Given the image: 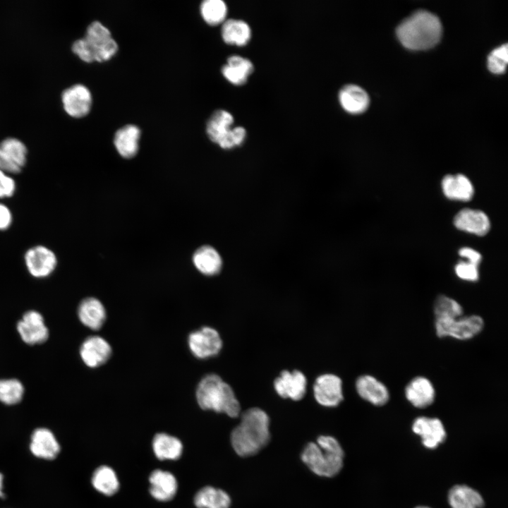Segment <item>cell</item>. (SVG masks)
<instances>
[{
	"label": "cell",
	"mask_w": 508,
	"mask_h": 508,
	"mask_svg": "<svg viewBox=\"0 0 508 508\" xmlns=\"http://www.w3.org/2000/svg\"><path fill=\"white\" fill-rule=\"evenodd\" d=\"M269 426V416L261 409L253 407L245 411L231 433V443L236 453L246 457L259 452L270 442Z\"/></svg>",
	"instance_id": "6da1fadb"
},
{
	"label": "cell",
	"mask_w": 508,
	"mask_h": 508,
	"mask_svg": "<svg viewBox=\"0 0 508 508\" xmlns=\"http://www.w3.org/2000/svg\"><path fill=\"white\" fill-rule=\"evenodd\" d=\"M442 35V24L437 16L424 10L414 12L397 28L401 44L413 50L425 49L436 44Z\"/></svg>",
	"instance_id": "7a4b0ae2"
},
{
	"label": "cell",
	"mask_w": 508,
	"mask_h": 508,
	"mask_svg": "<svg viewBox=\"0 0 508 508\" xmlns=\"http://www.w3.org/2000/svg\"><path fill=\"white\" fill-rule=\"evenodd\" d=\"M301 457L313 473L331 478L341 470L344 453L337 439L330 435H321L316 442H311L305 446Z\"/></svg>",
	"instance_id": "3957f363"
},
{
	"label": "cell",
	"mask_w": 508,
	"mask_h": 508,
	"mask_svg": "<svg viewBox=\"0 0 508 508\" xmlns=\"http://www.w3.org/2000/svg\"><path fill=\"white\" fill-rule=\"evenodd\" d=\"M195 395L198 405L204 410L224 413L232 418L241 412L239 401L232 388L216 374H209L202 378Z\"/></svg>",
	"instance_id": "277c9868"
},
{
	"label": "cell",
	"mask_w": 508,
	"mask_h": 508,
	"mask_svg": "<svg viewBox=\"0 0 508 508\" xmlns=\"http://www.w3.org/2000/svg\"><path fill=\"white\" fill-rule=\"evenodd\" d=\"M83 39L93 56L94 61H108L118 52L119 45L111 36V31L99 21H93L87 26Z\"/></svg>",
	"instance_id": "5b68a950"
},
{
	"label": "cell",
	"mask_w": 508,
	"mask_h": 508,
	"mask_svg": "<svg viewBox=\"0 0 508 508\" xmlns=\"http://www.w3.org/2000/svg\"><path fill=\"white\" fill-rule=\"evenodd\" d=\"M435 332L439 337H450L466 340L479 334L484 327V321L478 315L460 316L452 319H436Z\"/></svg>",
	"instance_id": "8992f818"
},
{
	"label": "cell",
	"mask_w": 508,
	"mask_h": 508,
	"mask_svg": "<svg viewBox=\"0 0 508 508\" xmlns=\"http://www.w3.org/2000/svg\"><path fill=\"white\" fill-rule=\"evenodd\" d=\"M16 329L21 340L30 346L44 344L49 336L43 315L35 310L23 313L16 324Z\"/></svg>",
	"instance_id": "52a82bcc"
},
{
	"label": "cell",
	"mask_w": 508,
	"mask_h": 508,
	"mask_svg": "<svg viewBox=\"0 0 508 508\" xmlns=\"http://www.w3.org/2000/svg\"><path fill=\"white\" fill-rule=\"evenodd\" d=\"M188 344L193 355L200 359L216 356L222 347L219 332L210 327H202L192 332L188 337Z\"/></svg>",
	"instance_id": "ba28073f"
},
{
	"label": "cell",
	"mask_w": 508,
	"mask_h": 508,
	"mask_svg": "<svg viewBox=\"0 0 508 508\" xmlns=\"http://www.w3.org/2000/svg\"><path fill=\"white\" fill-rule=\"evenodd\" d=\"M65 111L74 118H82L90 111L92 97L90 90L83 84H75L66 89L61 95Z\"/></svg>",
	"instance_id": "9c48e42d"
},
{
	"label": "cell",
	"mask_w": 508,
	"mask_h": 508,
	"mask_svg": "<svg viewBox=\"0 0 508 508\" xmlns=\"http://www.w3.org/2000/svg\"><path fill=\"white\" fill-rule=\"evenodd\" d=\"M28 150L25 144L15 138L0 143V169L6 173L17 174L26 163Z\"/></svg>",
	"instance_id": "30bf717a"
},
{
	"label": "cell",
	"mask_w": 508,
	"mask_h": 508,
	"mask_svg": "<svg viewBox=\"0 0 508 508\" xmlns=\"http://www.w3.org/2000/svg\"><path fill=\"white\" fill-rule=\"evenodd\" d=\"M314 397L322 406L334 407L343 400L342 382L336 375L327 373L318 377L313 385Z\"/></svg>",
	"instance_id": "8fae6325"
},
{
	"label": "cell",
	"mask_w": 508,
	"mask_h": 508,
	"mask_svg": "<svg viewBox=\"0 0 508 508\" xmlns=\"http://www.w3.org/2000/svg\"><path fill=\"white\" fill-rule=\"evenodd\" d=\"M25 262L30 274L36 278H44L55 270L57 259L54 253L43 246H34L25 253Z\"/></svg>",
	"instance_id": "7c38bea8"
},
{
	"label": "cell",
	"mask_w": 508,
	"mask_h": 508,
	"mask_svg": "<svg viewBox=\"0 0 508 508\" xmlns=\"http://www.w3.org/2000/svg\"><path fill=\"white\" fill-rule=\"evenodd\" d=\"M29 449L36 458L51 461L58 456L61 452V445L50 429L39 427L34 429L31 433Z\"/></svg>",
	"instance_id": "4fadbf2b"
},
{
	"label": "cell",
	"mask_w": 508,
	"mask_h": 508,
	"mask_svg": "<svg viewBox=\"0 0 508 508\" xmlns=\"http://www.w3.org/2000/svg\"><path fill=\"white\" fill-rule=\"evenodd\" d=\"M111 347L108 341L97 335L85 338L79 349L83 362L92 368L105 363L111 356Z\"/></svg>",
	"instance_id": "5bb4252c"
},
{
	"label": "cell",
	"mask_w": 508,
	"mask_h": 508,
	"mask_svg": "<svg viewBox=\"0 0 508 508\" xmlns=\"http://www.w3.org/2000/svg\"><path fill=\"white\" fill-rule=\"evenodd\" d=\"M307 380L303 373L299 370H283L274 382L277 393L283 398L292 400L301 399L306 392Z\"/></svg>",
	"instance_id": "9a60e30c"
},
{
	"label": "cell",
	"mask_w": 508,
	"mask_h": 508,
	"mask_svg": "<svg viewBox=\"0 0 508 508\" xmlns=\"http://www.w3.org/2000/svg\"><path fill=\"white\" fill-rule=\"evenodd\" d=\"M412 429L421 437L423 445L430 449L436 448L446 437L445 427L437 418L418 417L413 421Z\"/></svg>",
	"instance_id": "2e32d148"
},
{
	"label": "cell",
	"mask_w": 508,
	"mask_h": 508,
	"mask_svg": "<svg viewBox=\"0 0 508 508\" xmlns=\"http://www.w3.org/2000/svg\"><path fill=\"white\" fill-rule=\"evenodd\" d=\"M140 136V128L135 124L128 123L119 128L115 132L113 139L119 155L125 159L134 157L139 150Z\"/></svg>",
	"instance_id": "e0dca14e"
},
{
	"label": "cell",
	"mask_w": 508,
	"mask_h": 508,
	"mask_svg": "<svg viewBox=\"0 0 508 508\" xmlns=\"http://www.w3.org/2000/svg\"><path fill=\"white\" fill-rule=\"evenodd\" d=\"M454 224L457 229L478 236L486 234L490 227L489 219L483 212L469 208L459 212L454 217Z\"/></svg>",
	"instance_id": "ac0fdd59"
},
{
	"label": "cell",
	"mask_w": 508,
	"mask_h": 508,
	"mask_svg": "<svg viewBox=\"0 0 508 508\" xmlns=\"http://www.w3.org/2000/svg\"><path fill=\"white\" fill-rule=\"evenodd\" d=\"M77 314L80 322L92 330L100 329L107 318L104 305L99 299L94 297L82 300L78 305Z\"/></svg>",
	"instance_id": "d6986e66"
},
{
	"label": "cell",
	"mask_w": 508,
	"mask_h": 508,
	"mask_svg": "<svg viewBox=\"0 0 508 508\" xmlns=\"http://www.w3.org/2000/svg\"><path fill=\"white\" fill-rule=\"evenodd\" d=\"M356 389L362 399L375 406L385 405L389 398L386 386L371 375L360 376L356 380Z\"/></svg>",
	"instance_id": "ffe728a7"
},
{
	"label": "cell",
	"mask_w": 508,
	"mask_h": 508,
	"mask_svg": "<svg viewBox=\"0 0 508 508\" xmlns=\"http://www.w3.org/2000/svg\"><path fill=\"white\" fill-rule=\"evenodd\" d=\"M405 396L413 406L425 408L433 403L435 390L432 382L428 378L416 377L406 385Z\"/></svg>",
	"instance_id": "44dd1931"
},
{
	"label": "cell",
	"mask_w": 508,
	"mask_h": 508,
	"mask_svg": "<svg viewBox=\"0 0 508 508\" xmlns=\"http://www.w3.org/2000/svg\"><path fill=\"white\" fill-rule=\"evenodd\" d=\"M339 102L341 107L349 114H361L368 107L370 99L366 91L361 87L348 84L339 92Z\"/></svg>",
	"instance_id": "7402d4cb"
},
{
	"label": "cell",
	"mask_w": 508,
	"mask_h": 508,
	"mask_svg": "<svg viewBox=\"0 0 508 508\" xmlns=\"http://www.w3.org/2000/svg\"><path fill=\"white\" fill-rule=\"evenodd\" d=\"M253 71V63L248 59L239 55L228 57L226 64L221 68L224 78L234 85H244Z\"/></svg>",
	"instance_id": "603a6c76"
},
{
	"label": "cell",
	"mask_w": 508,
	"mask_h": 508,
	"mask_svg": "<svg viewBox=\"0 0 508 508\" xmlns=\"http://www.w3.org/2000/svg\"><path fill=\"white\" fill-rule=\"evenodd\" d=\"M150 492L159 501L171 500L177 490V481L173 474L159 469L155 470L150 476Z\"/></svg>",
	"instance_id": "cb8c5ba5"
},
{
	"label": "cell",
	"mask_w": 508,
	"mask_h": 508,
	"mask_svg": "<svg viewBox=\"0 0 508 508\" xmlns=\"http://www.w3.org/2000/svg\"><path fill=\"white\" fill-rule=\"evenodd\" d=\"M193 262L196 269L206 276L219 273L222 267V259L218 251L206 245L198 248L193 255Z\"/></svg>",
	"instance_id": "d4e9b609"
},
{
	"label": "cell",
	"mask_w": 508,
	"mask_h": 508,
	"mask_svg": "<svg viewBox=\"0 0 508 508\" xmlns=\"http://www.w3.org/2000/svg\"><path fill=\"white\" fill-rule=\"evenodd\" d=\"M234 122L233 115L226 110L214 111L206 123V133L209 139L218 145L229 133Z\"/></svg>",
	"instance_id": "484cf974"
},
{
	"label": "cell",
	"mask_w": 508,
	"mask_h": 508,
	"mask_svg": "<svg viewBox=\"0 0 508 508\" xmlns=\"http://www.w3.org/2000/svg\"><path fill=\"white\" fill-rule=\"evenodd\" d=\"M443 193L451 200L468 201L474 193L473 185L463 174L447 175L442 181Z\"/></svg>",
	"instance_id": "4316f807"
},
{
	"label": "cell",
	"mask_w": 508,
	"mask_h": 508,
	"mask_svg": "<svg viewBox=\"0 0 508 508\" xmlns=\"http://www.w3.org/2000/svg\"><path fill=\"white\" fill-rule=\"evenodd\" d=\"M221 36L227 44L245 46L250 40L251 29L243 20L226 19L222 24Z\"/></svg>",
	"instance_id": "83f0119b"
},
{
	"label": "cell",
	"mask_w": 508,
	"mask_h": 508,
	"mask_svg": "<svg viewBox=\"0 0 508 508\" xmlns=\"http://www.w3.org/2000/svg\"><path fill=\"white\" fill-rule=\"evenodd\" d=\"M448 501L452 508H482L484 504L482 496L465 485L452 488L448 494Z\"/></svg>",
	"instance_id": "f1b7e54d"
},
{
	"label": "cell",
	"mask_w": 508,
	"mask_h": 508,
	"mask_svg": "<svg viewBox=\"0 0 508 508\" xmlns=\"http://www.w3.org/2000/svg\"><path fill=\"white\" fill-rule=\"evenodd\" d=\"M155 456L161 460L179 459L182 453L183 445L176 437L166 433L156 434L152 440Z\"/></svg>",
	"instance_id": "f546056e"
},
{
	"label": "cell",
	"mask_w": 508,
	"mask_h": 508,
	"mask_svg": "<svg viewBox=\"0 0 508 508\" xmlns=\"http://www.w3.org/2000/svg\"><path fill=\"white\" fill-rule=\"evenodd\" d=\"M231 502L230 496L225 491L212 486L202 488L194 497L198 508H229Z\"/></svg>",
	"instance_id": "4dcf8cb0"
},
{
	"label": "cell",
	"mask_w": 508,
	"mask_h": 508,
	"mask_svg": "<svg viewBox=\"0 0 508 508\" xmlns=\"http://www.w3.org/2000/svg\"><path fill=\"white\" fill-rule=\"evenodd\" d=\"M91 482L95 490L107 496L114 495L119 488L116 473L107 466L97 468L92 473Z\"/></svg>",
	"instance_id": "1f68e13d"
},
{
	"label": "cell",
	"mask_w": 508,
	"mask_h": 508,
	"mask_svg": "<svg viewBox=\"0 0 508 508\" xmlns=\"http://www.w3.org/2000/svg\"><path fill=\"white\" fill-rule=\"evenodd\" d=\"M227 6L222 0H205L200 5V13L203 20L208 25H222L227 16Z\"/></svg>",
	"instance_id": "d6a6232c"
},
{
	"label": "cell",
	"mask_w": 508,
	"mask_h": 508,
	"mask_svg": "<svg viewBox=\"0 0 508 508\" xmlns=\"http://www.w3.org/2000/svg\"><path fill=\"white\" fill-rule=\"evenodd\" d=\"M25 387L17 378L0 379V402L6 406H14L23 399Z\"/></svg>",
	"instance_id": "836d02e7"
},
{
	"label": "cell",
	"mask_w": 508,
	"mask_h": 508,
	"mask_svg": "<svg viewBox=\"0 0 508 508\" xmlns=\"http://www.w3.org/2000/svg\"><path fill=\"white\" fill-rule=\"evenodd\" d=\"M434 313L435 320L456 318L462 316L463 308L454 299L442 295L435 300Z\"/></svg>",
	"instance_id": "e575fe53"
},
{
	"label": "cell",
	"mask_w": 508,
	"mask_h": 508,
	"mask_svg": "<svg viewBox=\"0 0 508 508\" xmlns=\"http://www.w3.org/2000/svg\"><path fill=\"white\" fill-rule=\"evenodd\" d=\"M508 61V45L504 44L493 49L488 56V67L494 73L504 72Z\"/></svg>",
	"instance_id": "d590c367"
},
{
	"label": "cell",
	"mask_w": 508,
	"mask_h": 508,
	"mask_svg": "<svg viewBox=\"0 0 508 508\" xmlns=\"http://www.w3.org/2000/svg\"><path fill=\"white\" fill-rule=\"evenodd\" d=\"M246 138V130L243 126L233 127L229 134L219 143L224 150H231L241 146Z\"/></svg>",
	"instance_id": "8d00e7d4"
},
{
	"label": "cell",
	"mask_w": 508,
	"mask_h": 508,
	"mask_svg": "<svg viewBox=\"0 0 508 508\" xmlns=\"http://www.w3.org/2000/svg\"><path fill=\"white\" fill-rule=\"evenodd\" d=\"M455 272L464 280L475 282L478 279V266L469 262H459L455 267Z\"/></svg>",
	"instance_id": "74e56055"
},
{
	"label": "cell",
	"mask_w": 508,
	"mask_h": 508,
	"mask_svg": "<svg viewBox=\"0 0 508 508\" xmlns=\"http://www.w3.org/2000/svg\"><path fill=\"white\" fill-rule=\"evenodd\" d=\"M72 51L83 61L86 63L95 62L93 56L83 37L75 40L73 43Z\"/></svg>",
	"instance_id": "f35d334b"
},
{
	"label": "cell",
	"mask_w": 508,
	"mask_h": 508,
	"mask_svg": "<svg viewBox=\"0 0 508 508\" xmlns=\"http://www.w3.org/2000/svg\"><path fill=\"white\" fill-rule=\"evenodd\" d=\"M16 190V183L13 178L0 169V198H8Z\"/></svg>",
	"instance_id": "ab89813d"
},
{
	"label": "cell",
	"mask_w": 508,
	"mask_h": 508,
	"mask_svg": "<svg viewBox=\"0 0 508 508\" xmlns=\"http://www.w3.org/2000/svg\"><path fill=\"white\" fill-rule=\"evenodd\" d=\"M12 222V214L10 210L4 204L0 203V230L8 229Z\"/></svg>",
	"instance_id": "60d3db41"
},
{
	"label": "cell",
	"mask_w": 508,
	"mask_h": 508,
	"mask_svg": "<svg viewBox=\"0 0 508 508\" xmlns=\"http://www.w3.org/2000/svg\"><path fill=\"white\" fill-rule=\"evenodd\" d=\"M459 255L468 259V262L473 263L478 266L480 260L481 255L476 250L471 248H462L459 251Z\"/></svg>",
	"instance_id": "b9f144b4"
},
{
	"label": "cell",
	"mask_w": 508,
	"mask_h": 508,
	"mask_svg": "<svg viewBox=\"0 0 508 508\" xmlns=\"http://www.w3.org/2000/svg\"><path fill=\"white\" fill-rule=\"evenodd\" d=\"M4 475L0 472V498H4L5 496V493L4 492Z\"/></svg>",
	"instance_id": "7bdbcfd3"
},
{
	"label": "cell",
	"mask_w": 508,
	"mask_h": 508,
	"mask_svg": "<svg viewBox=\"0 0 508 508\" xmlns=\"http://www.w3.org/2000/svg\"><path fill=\"white\" fill-rule=\"evenodd\" d=\"M416 508H430V507L422 506V507H416Z\"/></svg>",
	"instance_id": "ee69618b"
}]
</instances>
